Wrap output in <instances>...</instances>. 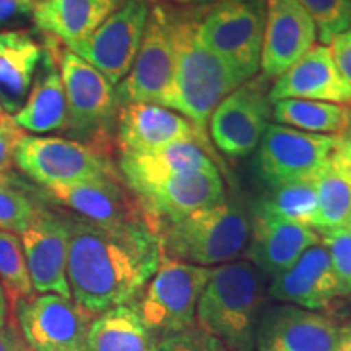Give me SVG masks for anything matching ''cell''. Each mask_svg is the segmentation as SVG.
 <instances>
[{
  "instance_id": "obj_9",
  "label": "cell",
  "mask_w": 351,
  "mask_h": 351,
  "mask_svg": "<svg viewBox=\"0 0 351 351\" xmlns=\"http://www.w3.org/2000/svg\"><path fill=\"white\" fill-rule=\"evenodd\" d=\"M212 270L163 256L143 289L142 300L135 302L150 332L168 337L194 327L197 304Z\"/></svg>"
},
{
  "instance_id": "obj_25",
  "label": "cell",
  "mask_w": 351,
  "mask_h": 351,
  "mask_svg": "<svg viewBox=\"0 0 351 351\" xmlns=\"http://www.w3.org/2000/svg\"><path fill=\"white\" fill-rule=\"evenodd\" d=\"M124 0H36L32 10L39 32L67 49L85 41Z\"/></svg>"
},
{
  "instance_id": "obj_31",
  "label": "cell",
  "mask_w": 351,
  "mask_h": 351,
  "mask_svg": "<svg viewBox=\"0 0 351 351\" xmlns=\"http://www.w3.org/2000/svg\"><path fill=\"white\" fill-rule=\"evenodd\" d=\"M0 283L12 307L34 296L23 245L15 232L0 231Z\"/></svg>"
},
{
  "instance_id": "obj_30",
  "label": "cell",
  "mask_w": 351,
  "mask_h": 351,
  "mask_svg": "<svg viewBox=\"0 0 351 351\" xmlns=\"http://www.w3.org/2000/svg\"><path fill=\"white\" fill-rule=\"evenodd\" d=\"M256 205L276 217L314 230L319 210L314 179L270 187L269 194L262 197Z\"/></svg>"
},
{
  "instance_id": "obj_11",
  "label": "cell",
  "mask_w": 351,
  "mask_h": 351,
  "mask_svg": "<svg viewBox=\"0 0 351 351\" xmlns=\"http://www.w3.org/2000/svg\"><path fill=\"white\" fill-rule=\"evenodd\" d=\"M150 7L148 0H124L90 38L69 51L86 60L114 86L119 85L137 57Z\"/></svg>"
},
{
  "instance_id": "obj_4",
  "label": "cell",
  "mask_w": 351,
  "mask_h": 351,
  "mask_svg": "<svg viewBox=\"0 0 351 351\" xmlns=\"http://www.w3.org/2000/svg\"><path fill=\"white\" fill-rule=\"evenodd\" d=\"M252 212L236 199L223 197L217 204L187 215L160 230L163 256L200 267L234 262L247 249Z\"/></svg>"
},
{
  "instance_id": "obj_1",
  "label": "cell",
  "mask_w": 351,
  "mask_h": 351,
  "mask_svg": "<svg viewBox=\"0 0 351 351\" xmlns=\"http://www.w3.org/2000/svg\"><path fill=\"white\" fill-rule=\"evenodd\" d=\"M65 217L72 300L93 315L134 302L163 258L160 234L147 223L104 226Z\"/></svg>"
},
{
  "instance_id": "obj_28",
  "label": "cell",
  "mask_w": 351,
  "mask_h": 351,
  "mask_svg": "<svg viewBox=\"0 0 351 351\" xmlns=\"http://www.w3.org/2000/svg\"><path fill=\"white\" fill-rule=\"evenodd\" d=\"M271 117L282 125L319 135H339L351 121L350 104L311 99H280L271 103Z\"/></svg>"
},
{
  "instance_id": "obj_10",
  "label": "cell",
  "mask_w": 351,
  "mask_h": 351,
  "mask_svg": "<svg viewBox=\"0 0 351 351\" xmlns=\"http://www.w3.org/2000/svg\"><path fill=\"white\" fill-rule=\"evenodd\" d=\"M335 147L337 135L307 134L269 124L257 147V173L270 187L311 181L326 168Z\"/></svg>"
},
{
  "instance_id": "obj_27",
  "label": "cell",
  "mask_w": 351,
  "mask_h": 351,
  "mask_svg": "<svg viewBox=\"0 0 351 351\" xmlns=\"http://www.w3.org/2000/svg\"><path fill=\"white\" fill-rule=\"evenodd\" d=\"M85 351H158V340L143 324L135 302H130L96 315Z\"/></svg>"
},
{
  "instance_id": "obj_45",
  "label": "cell",
  "mask_w": 351,
  "mask_h": 351,
  "mask_svg": "<svg viewBox=\"0 0 351 351\" xmlns=\"http://www.w3.org/2000/svg\"><path fill=\"white\" fill-rule=\"evenodd\" d=\"M20 351H34V350L29 348V346H23V345H20Z\"/></svg>"
},
{
  "instance_id": "obj_36",
  "label": "cell",
  "mask_w": 351,
  "mask_h": 351,
  "mask_svg": "<svg viewBox=\"0 0 351 351\" xmlns=\"http://www.w3.org/2000/svg\"><path fill=\"white\" fill-rule=\"evenodd\" d=\"M21 134L23 132L13 124L12 117L5 122H0V181H7L10 178L13 150H15V143Z\"/></svg>"
},
{
  "instance_id": "obj_29",
  "label": "cell",
  "mask_w": 351,
  "mask_h": 351,
  "mask_svg": "<svg viewBox=\"0 0 351 351\" xmlns=\"http://www.w3.org/2000/svg\"><path fill=\"white\" fill-rule=\"evenodd\" d=\"M314 184L319 204L314 230L319 232L351 226V171L332 155Z\"/></svg>"
},
{
  "instance_id": "obj_3",
  "label": "cell",
  "mask_w": 351,
  "mask_h": 351,
  "mask_svg": "<svg viewBox=\"0 0 351 351\" xmlns=\"http://www.w3.org/2000/svg\"><path fill=\"white\" fill-rule=\"evenodd\" d=\"M205 12L178 5L173 111L181 112L207 135L215 109L244 82L200 41L199 23Z\"/></svg>"
},
{
  "instance_id": "obj_14",
  "label": "cell",
  "mask_w": 351,
  "mask_h": 351,
  "mask_svg": "<svg viewBox=\"0 0 351 351\" xmlns=\"http://www.w3.org/2000/svg\"><path fill=\"white\" fill-rule=\"evenodd\" d=\"M34 293L72 298L67 278L69 223L65 213L39 207L36 217L20 234Z\"/></svg>"
},
{
  "instance_id": "obj_35",
  "label": "cell",
  "mask_w": 351,
  "mask_h": 351,
  "mask_svg": "<svg viewBox=\"0 0 351 351\" xmlns=\"http://www.w3.org/2000/svg\"><path fill=\"white\" fill-rule=\"evenodd\" d=\"M158 351H230L218 339L197 326L158 340Z\"/></svg>"
},
{
  "instance_id": "obj_43",
  "label": "cell",
  "mask_w": 351,
  "mask_h": 351,
  "mask_svg": "<svg viewBox=\"0 0 351 351\" xmlns=\"http://www.w3.org/2000/svg\"><path fill=\"white\" fill-rule=\"evenodd\" d=\"M8 309H10V306H8L5 291H3L2 283H0V328H5V326H7Z\"/></svg>"
},
{
  "instance_id": "obj_18",
  "label": "cell",
  "mask_w": 351,
  "mask_h": 351,
  "mask_svg": "<svg viewBox=\"0 0 351 351\" xmlns=\"http://www.w3.org/2000/svg\"><path fill=\"white\" fill-rule=\"evenodd\" d=\"M340 327L326 314L291 304L263 311L256 351H335Z\"/></svg>"
},
{
  "instance_id": "obj_44",
  "label": "cell",
  "mask_w": 351,
  "mask_h": 351,
  "mask_svg": "<svg viewBox=\"0 0 351 351\" xmlns=\"http://www.w3.org/2000/svg\"><path fill=\"white\" fill-rule=\"evenodd\" d=\"M7 119H10V117L7 116L5 112H3V109H2V106H0V122H5Z\"/></svg>"
},
{
  "instance_id": "obj_21",
  "label": "cell",
  "mask_w": 351,
  "mask_h": 351,
  "mask_svg": "<svg viewBox=\"0 0 351 351\" xmlns=\"http://www.w3.org/2000/svg\"><path fill=\"white\" fill-rule=\"evenodd\" d=\"M269 296L307 311L326 309L343 296L327 249L320 243L307 249L288 270L271 278Z\"/></svg>"
},
{
  "instance_id": "obj_42",
  "label": "cell",
  "mask_w": 351,
  "mask_h": 351,
  "mask_svg": "<svg viewBox=\"0 0 351 351\" xmlns=\"http://www.w3.org/2000/svg\"><path fill=\"white\" fill-rule=\"evenodd\" d=\"M0 351H20V343L5 328H0Z\"/></svg>"
},
{
  "instance_id": "obj_23",
  "label": "cell",
  "mask_w": 351,
  "mask_h": 351,
  "mask_svg": "<svg viewBox=\"0 0 351 351\" xmlns=\"http://www.w3.org/2000/svg\"><path fill=\"white\" fill-rule=\"evenodd\" d=\"M43 47V59L28 98L23 108L12 116L13 124L21 132H29L32 135L65 130L67 125V98L57 64V41L54 38H47Z\"/></svg>"
},
{
  "instance_id": "obj_33",
  "label": "cell",
  "mask_w": 351,
  "mask_h": 351,
  "mask_svg": "<svg viewBox=\"0 0 351 351\" xmlns=\"http://www.w3.org/2000/svg\"><path fill=\"white\" fill-rule=\"evenodd\" d=\"M313 19L324 46L351 26V0H298Z\"/></svg>"
},
{
  "instance_id": "obj_34",
  "label": "cell",
  "mask_w": 351,
  "mask_h": 351,
  "mask_svg": "<svg viewBox=\"0 0 351 351\" xmlns=\"http://www.w3.org/2000/svg\"><path fill=\"white\" fill-rule=\"evenodd\" d=\"M320 244L330 256L333 270L339 278L341 295H351V226L319 231Z\"/></svg>"
},
{
  "instance_id": "obj_39",
  "label": "cell",
  "mask_w": 351,
  "mask_h": 351,
  "mask_svg": "<svg viewBox=\"0 0 351 351\" xmlns=\"http://www.w3.org/2000/svg\"><path fill=\"white\" fill-rule=\"evenodd\" d=\"M333 158L343 165L346 169L351 171V121L346 125V129L337 135V147L333 152Z\"/></svg>"
},
{
  "instance_id": "obj_37",
  "label": "cell",
  "mask_w": 351,
  "mask_h": 351,
  "mask_svg": "<svg viewBox=\"0 0 351 351\" xmlns=\"http://www.w3.org/2000/svg\"><path fill=\"white\" fill-rule=\"evenodd\" d=\"M330 52L339 73L351 91V26L330 43Z\"/></svg>"
},
{
  "instance_id": "obj_16",
  "label": "cell",
  "mask_w": 351,
  "mask_h": 351,
  "mask_svg": "<svg viewBox=\"0 0 351 351\" xmlns=\"http://www.w3.org/2000/svg\"><path fill=\"white\" fill-rule=\"evenodd\" d=\"M181 140L207 142L204 135L182 114L152 103L119 104L116 121V142L121 155H145Z\"/></svg>"
},
{
  "instance_id": "obj_46",
  "label": "cell",
  "mask_w": 351,
  "mask_h": 351,
  "mask_svg": "<svg viewBox=\"0 0 351 351\" xmlns=\"http://www.w3.org/2000/svg\"><path fill=\"white\" fill-rule=\"evenodd\" d=\"M148 2H152V3H153V2H158V0H148Z\"/></svg>"
},
{
  "instance_id": "obj_7",
  "label": "cell",
  "mask_w": 351,
  "mask_h": 351,
  "mask_svg": "<svg viewBox=\"0 0 351 351\" xmlns=\"http://www.w3.org/2000/svg\"><path fill=\"white\" fill-rule=\"evenodd\" d=\"M13 165L43 189L121 176L104 152L72 138L21 134Z\"/></svg>"
},
{
  "instance_id": "obj_17",
  "label": "cell",
  "mask_w": 351,
  "mask_h": 351,
  "mask_svg": "<svg viewBox=\"0 0 351 351\" xmlns=\"http://www.w3.org/2000/svg\"><path fill=\"white\" fill-rule=\"evenodd\" d=\"M317 29L298 0H265L261 69L265 80L278 78L314 47Z\"/></svg>"
},
{
  "instance_id": "obj_6",
  "label": "cell",
  "mask_w": 351,
  "mask_h": 351,
  "mask_svg": "<svg viewBox=\"0 0 351 351\" xmlns=\"http://www.w3.org/2000/svg\"><path fill=\"white\" fill-rule=\"evenodd\" d=\"M178 5L153 2L147 28L129 75L116 90L119 104L152 103L173 109Z\"/></svg>"
},
{
  "instance_id": "obj_5",
  "label": "cell",
  "mask_w": 351,
  "mask_h": 351,
  "mask_svg": "<svg viewBox=\"0 0 351 351\" xmlns=\"http://www.w3.org/2000/svg\"><path fill=\"white\" fill-rule=\"evenodd\" d=\"M57 64L67 98L65 132L77 142L106 153L119 111L116 88L72 51L57 49Z\"/></svg>"
},
{
  "instance_id": "obj_24",
  "label": "cell",
  "mask_w": 351,
  "mask_h": 351,
  "mask_svg": "<svg viewBox=\"0 0 351 351\" xmlns=\"http://www.w3.org/2000/svg\"><path fill=\"white\" fill-rule=\"evenodd\" d=\"M200 140H181L145 155H121L119 173L130 192L153 186L173 176L215 171L207 148Z\"/></svg>"
},
{
  "instance_id": "obj_2",
  "label": "cell",
  "mask_w": 351,
  "mask_h": 351,
  "mask_svg": "<svg viewBox=\"0 0 351 351\" xmlns=\"http://www.w3.org/2000/svg\"><path fill=\"white\" fill-rule=\"evenodd\" d=\"M265 285L249 261L215 267L195 311L197 327L221 341L230 351H256L263 314Z\"/></svg>"
},
{
  "instance_id": "obj_40",
  "label": "cell",
  "mask_w": 351,
  "mask_h": 351,
  "mask_svg": "<svg viewBox=\"0 0 351 351\" xmlns=\"http://www.w3.org/2000/svg\"><path fill=\"white\" fill-rule=\"evenodd\" d=\"M168 2L179 7L192 8V10H208L210 7L217 5V3L223 2V0H168Z\"/></svg>"
},
{
  "instance_id": "obj_20",
  "label": "cell",
  "mask_w": 351,
  "mask_h": 351,
  "mask_svg": "<svg viewBox=\"0 0 351 351\" xmlns=\"http://www.w3.org/2000/svg\"><path fill=\"white\" fill-rule=\"evenodd\" d=\"M320 238L313 228L288 221L254 205L252 230L245 256L265 276H276L319 244Z\"/></svg>"
},
{
  "instance_id": "obj_26",
  "label": "cell",
  "mask_w": 351,
  "mask_h": 351,
  "mask_svg": "<svg viewBox=\"0 0 351 351\" xmlns=\"http://www.w3.org/2000/svg\"><path fill=\"white\" fill-rule=\"evenodd\" d=\"M44 47L26 29L0 32V106L8 117L23 108Z\"/></svg>"
},
{
  "instance_id": "obj_12",
  "label": "cell",
  "mask_w": 351,
  "mask_h": 351,
  "mask_svg": "<svg viewBox=\"0 0 351 351\" xmlns=\"http://www.w3.org/2000/svg\"><path fill=\"white\" fill-rule=\"evenodd\" d=\"M13 309L26 345L34 351H85L88 330L96 317L72 298L54 293L20 301Z\"/></svg>"
},
{
  "instance_id": "obj_15",
  "label": "cell",
  "mask_w": 351,
  "mask_h": 351,
  "mask_svg": "<svg viewBox=\"0 0 351 351\" xmlns=\"http://www.w3.org/2000/svg\"><path fill=\"white\" fill-rule=\"evenodd\" d=\"M43 192L59 205L69 208L72 215L88 221L104 226L147 223L158 232L155 223L142 208L137 197L132 194L125 182L122 184L121 176L56 186L43 189Z\"/></svg>"
},
{
  "instance_id": "obj_13",
  "label": "cell",
  "mask_w": 351,
  "mask_h": 351,
  "mask_svg": "<svg viewBox=\"0 0 351 351\" xmlns=\"http://www.w3.org/2000/svg\"><path fill=\"white\" fill-rule=\"evenodd\" d=\"M263 83L265 78L241 85L213 111L210 134L226 156H249L261 143L271 116V103Z\"/></svg>"
},
{
  "instance_id": "obj_32",
  "label": "cell",
  "mask_w": 351,
  "mask_h": 351,
  "mask_svg": "<svg viewBox=\"0 0 351 351\" xmlns=\"http://www.w3.org/2000/svg\"><path fill=\"white\" fill-rule=\"evenodd\" d=\"M41 205L21 187L13 186L10 178L0 181V231L21 234L32 225Z\"/></svg>"
},
{
  "instance_id": "obj_41",
  "label": "cell",
  "mask_w": 351,
  "mask_h": 351,
  "mask_svg": "<svg viewBox=\"0 0 351 351\" xmlns=\"http://www.w3.org/2000/svg\"><path fill=\"white\" fill-rule=\"evenodd\" d=\"M335 351H351V322L340 327V335Z\"/></svg>"
},
{
  "instance_id": "obj_22",
  "label": "cell",
  "mask_w": 351,
  "mask_h": 351,
  "mask_svg": "<svg viewBox=\"0 0 351 351\" xmlns=\"http://www.w3.org/2000/svg\"><path fill=\"white\" fill-rule=\"evenodd\" d=\"M270 103L280 99H311L348 104L351 91L339 73L328 46H315L276 78L269 91Z\"/></svg>"
},
{
  "instance_id": "obj_19",
  "label": "cell",
  "mask_w": 351,
  "mask_h": 351,
  "mask_svg": "<svg viewBox=\"0 0 351 351\" xmlns=\"http://www.w3.org/2000/svg\"><path fill=\"white\" fill-rule=\"evenodd\" d=\"M160 232L169 223L217 204L225 197L221 176L215 171H194L173 176L132 192Z\"/></svg>"
},
{
  "instance_id": "obj_38",
  "label": "cell",
  "mask_w": 351,
  "mask_h": 351,
  "mask_svg": "<svg viewBox=\"0 0 351 351\" xmlns=\"http://www.w3.org/2000/svg\"><path fill=\"white\" fill-rule=\"evenodd\" d=\"M34 0H0V28L32 16Z\"/></svg>"
},
{
  "instance_id": "obj_47",
  "label": "cell",
  "mask_w": 351,
  "mask_h": 351,
  "mask_svg": "<svg viewBox=\"0 0 351 351\" xmlns=\"http://www.w3.org/2000/svg\"><path fill=\"white\" fill-rule=\"evenodd\" d=\"M34 2H36V0H34Z\"/></svg>"
},
{
  "instance_id": "obj_8",
  "label": "cell",
  "mask_w": 351,
  "mask_h": 351,
  "mask_svg": "<svg viewBox=\"0 0 351 351\" xmlns=\"http://www.w3.org/2000/svg\"><path fill=\"white\" fill-rule=\"evenodd\" d=\"M265 32V0H223L199 23L205 47L234 70L244 83L261 69Z\"/></svg>"
}]
</instances>
